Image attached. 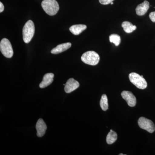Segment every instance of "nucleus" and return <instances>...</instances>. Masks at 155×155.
<instances>
[{"instance_id":"nucleus-2","label":"nucleus","mask_w":155,"mask_h":155,"mask_svg":"<svg viewBox=\"0 0 155 155\" xmlns=\"http://www.w3.org/2000/svg\"><path fill=\"white\" fill-rule=\"evenodd\" d=\"M34 23L29 20L25 23L22 29L23 41L25 43H28L33 37L35 34Z\"/></svg>"},{"instance_id":"nucleus-1","label":"nucleus","mask_w":155,"mask_h":155,"mask_svg":"<svg viewBox=\"0 0 155 155\" xmlns=\"http://www.w3.org/2000/svg\"><path fill=\"white\" fill-rule=\"evenodd\" d=\"M41 6L45 12L50 16H54L59 11V5L56 0H43Z\"/></svg>"},{"instance_id":"nucleus-10","label":"nucleus","mask_w":155,"mask_h":155,"mask_svg":"<svg viewBox=\"0 0 155 155\" xmlns=\"http://www.w3.org/2000/svg\"><path fill=\"white\" fill-rule=\"evenodd\" d=\"M149 8V2L148 1H145L137 7L136 12L138 16H143L147 13Z\"/></svg>"},{"instance_id":"nucleus-18","label":"nucleus","mask_w":155,"mask_h":155,"mask_svg":"<svg viewBox=\"0 0 155 155\" xmlns=\"http://www.w3.org/2000/svg\"><path fill=\"white\" fill-rule=\"evenodd\" d=\"M114 0H99L100 3L103 5H107L110 4Z\"/></svg>"},{"instance_id":"nucleus-12","label":"nucleus","mask_w":155,"mask_h":155,"mask_svg":"<svg viewBox=\"0 0 155 155\" xmlns=\"http://www.w3.org/2000/svg\"><path fill=\"white\" fill-rule=\"evenodd\" d=\"M72 44L71 43L67 42L58 45L56 48H54L51 51L52 54H57L67 51L71 47Z\"/></svg>"},{"instance_id":"nucleus-7","label":"nucleus","mask_w":155,"mask_h":155,"mask_svg":"<svg viewBox=\"0 0 155 155\" xmlns=\"http://www.w3.org/2000/svg\"><path fill=\"white\" fill-rule=\"evenodd\" d=\"M122 97L127 102V104L130 107H134L137 103L136 97L132 92L124 91L121 93Z\"/></svg>"},{"instance_id":"nucleus-15","label":"nucleus","mask_w":155,"mask_h":155,"mask_svg":"<svg viewBox=\"0 0 155 155\" xmlns=\"http://www.w3.org/2000/svg\"><path fill=\"white\" fill-rule=\"evenodd\" d=\"M117 134L116 132L111 129L108 134L106 138V141L108 144H112L117 140Z\"/></svg>"},{"instance_id":"nucleus-16","label":"nucleus","mask_w":155,"mask_h":155,"mask_svg":"<svg viewBox=\"0 0 155 155\" xmlns=\"http://www.w3.org/2000/svg\"><path fill=\"white\" fill-rule=\"evenodd\" d=\"M100 104V106L103 110L106 111L108 110L109 105H108L107 97L106 94H104L102 96Z\"/></svg>"},{"instance_id":"nucleus-3","label":"nucleus","mask_w":155,"mask_h":155,"mask_svg":"<svg viewBox=\"0 0 155 155\" xmlns=\"http://www.w3.org/2000/svg\"><path fill=\"white\" fill-rule=\"evenodd\" d=\"M100 56L97 53L94 51H88L84 53L81 57L82 62L85 64L95 66L99 63Z\"/></svg>"},{"instance_id":"nucleus-22","label":"nucleus","mask_w":155,"mask_h":155,"mask_svg":"<svg viewBox=\"0 0 155 155\" xmlns=\"http://www.w3.org/2000/svg\"><path fill=\"white\" fill-rule=\"evenodd\" d=\"M110 4H111V5H113V4H114V3H113V2H111L110 3Z\"/></svg>"},{"instance_id":"nucleus-6","label":"nucleus","mask_w":155,"mask_h":155,"mask_svg":"<svg viewBox=\"0 0 155 155\" xmlns=\"http://www.w3.org/2000/svg\"><path fill=\"white\" fill-rule=\"evenodd\" d=\"M139 126L142 128L146 130L149 133H153L155 130V126L153 122L145 117H141L138 120Z\"/></svg>"},{"instance_id":"nucleus-11","label":"nucleus","mask_w":155,"mask_h":155,"mask_svg":"<svg viewBox=\"0 0 155 155\" xmlns=\"http://www.w3.org/2000/svg\"><path fill=\"white\" fill-rule=\"evenodd\" d=\"M54 74L52 73H48L45 74L42 81L39 84L40 88H43L49 86L54 81Z\"/></svg>"},{"instance_id":"nucleus-17","label":"nucleus","mask_w":155,"mask_h":155,"mask_svg":"<svg viewBox=\"0 0 155 155\" xmlns=\"http://www.w3.org/2000/svg\"><path fill=\"white\" fill-rule=\"evenodd\" d=\"M109 38H110V42L114 43L116 46H119L121 42V38L118 35L115 34L111 35Z\"/></svg>"},{"instance_id":"nucleus-19","label":"nucleus","mask_w":155,"mask_h":155,"mask_svg":"<svg viewBox=\"0 0 155 155\" xmlns=\"http://www.w3.org/2000/svg\"><path fill=\"white\" fill-rule=\"evenodd\" d=\"M149 17L150 20L153 22H155V11L150 13Z\"/></svg>"},{"instance_id":"nucleus-13","label":"nucleus","mask_w":155,"mask_h":155,"mask_svg":"<svg viewBox=\"0 0 155 155\" xmlns=\"http://www.w3.org/2000/svg\"><path fill=\"white\" fill-rule=\"evenodd\" d=\"M86 28V25L78 24L72 25L69 28V30L74 35H77L81 33L83 31L85 30Z\"/></svg>"},{"instance_id":"nucleus-21","label":"nucleus","mask_w":155,"mask_h":155,"mask_svg":"<svg viewBox=\"0 0 155 155\" xmlns=\"http://www.w3.org/2000/svg\"><path fill=\"white\" fill-rule=\"evenodd\" d=\"M119 155H125V154H123L121 153V154H119Z\"/></svg>"},{"instance_id":"nucleus-8","label":"nucleus","mask_w":155,"mask_h":155,"mask_svg":"<svg viewBox=\"0 0 155 155\" xmlns=\"http://www.w3.org/2000/svg\"><path fill=\"white\" fill-rule=\"evenodd\" d=\"M79 85V82L74 78H69L65 84L64 90L67 93H70L78 88Z\"/></svg>"},{"instance_id":"nucleus-9","label":"nucleus","mask_w":155,"mask_h":155,"mask_svg":"<svg viewBox=\"0 0 155 155\" xmlns=\"http://www.w3.org/2000/svg\"><path fill=\"white\" fill-rule=\"evenodd\" d=\"M36 128L37 133V135L38 137L43 136L45 133L47 127L42 119H39L37 122Z\"/></svg>"},{"instance_id":"nucleus-20","label":"nucleus","mask_w":155,"mask_h":155,"mask_svg":"<svg viewBox=\"0 0 155 155\" xmlns=\"http://www.w3.org/2000/svg\"><path fill=\"white\" fill-rule=\"evenodd\" d=\"M4 9H5V7H4V5L2 2H0V12L2 13L3 11H4Z\"/></svg>"},{"instance_id":"nucleus-4","label":"nucleus","mask_w":155,"mask_h":155,"mask_svg":"<svg viewBox=\"0 0 155 155\" xmlns=\"http://www.w3.org/2000/svg\"><path fill=\"white\" fill-rule=\"evenodd\" d=\"M130 82L134 84L137 88L144 89L147 86V83L143 77L135 72H132L129 75Z\"/></svg>"},{"instance_id":"nucleus-14","label":"nucleus","mask_w":155,"mask_h":155,"mask_svg":"<svg viewBox=\"0 0 155 155\" xmlns=\"http://www.w3.org/2000/svg\"><path fill=\"white\" fill-rule=\"evenodd\" d=\"M122 26L124 31L127 33H130L136 29L137 26L133 25L132 23L128 21H125L122 22Z\"/></svg>"},{"instance_id":"nucleus-5","label":"nucleus","mask_w":155,"mask_h":155,"mask_svg":"<svg viewBox=\"0 0 155 155\" xmlns=\"http://www.w3.org/2000/svg\"><path fill=\"white\" fill-rule=\"evenodd\" d=\"M0 50L3 55L7 58H11L14 54L12 45L8 39L4 38L0 42Z\"/></svg>"}]
</instances>
